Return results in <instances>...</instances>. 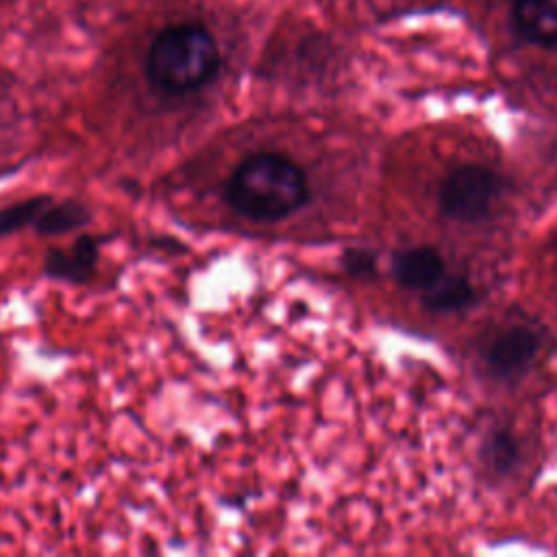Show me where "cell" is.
<instances>
[{
    "instance_id": "1",
    "label": "cell",
    "mask_w": 557,
    "mask_h": 557,
    "mask_svg": "<svg viewBox=\"0 0 557 557\" xmlns=\"http://www.w3.org/2000/svg\"><path fill=\"white\" fill-rule=\"evenodd\" d=\"M226 198L235 211L252 220H278L307 198L302 170L281 154L259 152L231 174Z\"/></svg>"
},
{
    "instance_id": "2",
    "label": "cell",
    "mask_w": 557,
    "mask_h": 557,
    "mask_svg": "<svg viewBox=\"0 0 557 557\" xmlns=\"http://www.w3.org/2000/svg\"><path fill=\"white\" fill-rule=\"evenodd\" d=\"M220 65L218 44L200 24L163 28L150 44L146 74L165 94H187L213 78Z\"/></svg>"
},
{
    "instance_id": "3",
    "label": "cell",
    "mask_w": 557,
    "mask_h": 557,
    "mask_svg": "<svg viewBox=\"0 0 557 557\" xmlns=\"http://www.w3.org/2000/svg\"><path fill=\"white\" fill-rule=\"evenodd\" d=\"M498 176L483 165L455 168L440 187V207L455 220H479L498 196Z\"/></svg>"
},
{
    "instance_id": "4",
    "label": "cell",
    "mask_w": 557,
    "mask_h": 557,
    "mask_svg": "<svg viewBox=\"0 0 557 557\" xmlns=\"http://www.w3.org/2000/svg\"><path fill=\"white\" fill-rule=\"evenodd\" d=\"M100 244L102 237L81 233L67 248H48L44 257V274L52 281H65L74 285L87 283L98 268Z\"/></svg>"
},
{
    "instance_id": "5",
    "label": "cell",
    "mask_w": 557,
    "mask_h": 557,
    "mask_svg": "<svg viewBox=\"0 0 557 557\" xmlns=\"http://www.w3.org/2000/svg\"><path fill=\"white\" fill-rule=\"evenodd\" d=\"M537 348L540 339L533 331L524 326L507 329L492 342L487 350V363L496 374L513 376L533 361Z\"/></svg>"
},
{
    "instance_id": "6",
    "label": "cell",
    "mask_w": 557,
    "mask_h": 557,
    "mask_svg": "<svg viewBox=\"0 0 557 557\" xmlns=\"http://www.w3.org/2000/svg\"><path fill=\"white\" fill-rule=\"evenodd\" d=\"M513 17L529 39L557 44V0H513Z\"/></svg>"
},
{
    "instance_id": "7",
    "label": "cell",
    "mask_w": 557,
    "mask_h": 557,
    "mask_svg": "<svg viewBox=\"0 0 557 557\" xmlns=\"http://www.w3.org/2000/svg\"><path fill=\"white\" fill-rule=\"evenodd\" d=\"M394 272L405 287L426 289L444 274V263L433 248H413L396 257Z\"/></svg>"
},
{
    "instance_id": "8",
    "label": "cell",
    "mask_w": 557,
    "mask_h": 557,
    "mask_svg": "<svg viewBox=\"0 0 557 557\" xmlns=\"http://www.w3.org/2000/svg\"><path fill=\"white\" fill-rule=\"evenodd\" d=\"M89 220H91V211L85 202H81L76 198H65V200L52 198L46 205V209L39 213L33 228L39 235L59 237V235H65L70 231L85 226Z\"/></svg>"
},
{
    "instance_id": "9",
    "label": "cell",
    "mask_w": 557,
    "mask_h": 557,
    "mask_svg": "<svg viewBox=\"0 0 557 557\" xmlns=\"http://www.w3.org/2000/svg\"><path fill=\"white\" fill-rule=\"evenodd\" d=\"M424 305L433 311H453L461 309L472 300V287L463 276L442 274L431 287L424 289Z\"/></svg>"
},
{
    "instance_id": "10",
    "label": "cell",
    "mask_w": 557,
    "mask_h": 557,
    "mask_svg": "<svg viewBox=\"0 0 557 557\" xmlns=\"http://www.w3.org/2000/svg\"><path fill=\"white\" fill-rule=\"evenodd\" d=\"M52 200L50 194H35L24 200H15L0 209V239L9 237L26 226H33L46 205Z\"/></svg>"
},
{
    "instance_id": "11",
    "label": "cell",
    "mask_w": 557,
    "mask_h": 557,
    "mask_svg": "<svg viewBox=\"0 0 557 557\" xmlns=\"http://www.w3.org/2000/svg\"><path fill=\"white\" fill-rule=\"evenodd\" d=\"M487 455L492 459V466L498 470H505L511 466V461L516 459V444L505 435L498 433L492 437V444L487 448Z\"/></svg>"
}]
</instances>
